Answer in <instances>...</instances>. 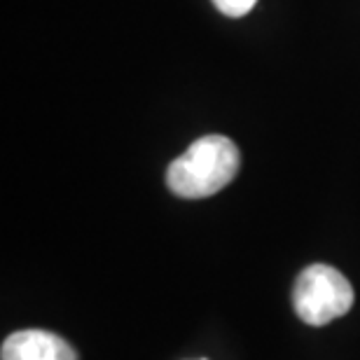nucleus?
<instances>
[{
	"label": "nucleus",
	"mask_w": 360,
	"mask_h": 360,
	"mask_svg": "<svg viewBox=\"0 0 360 360\" xmlns=\"http://www.w3.org/2000/svg\"><path fill=\"white\" fill-rule=\"evenodd\" d=\"M292 307L307 326H328L354 307V288L330 264H309L295 281Z\"/></svg>",
	"instance_id": "2"
},
{
	"label": "nucleus",
	"mask_w": 360,
	"mask_h": 360,
	"mask_svg": "<svg viewBox=\"0 0 360 360\" xmlns=\"http://www.w3.org/2000/svg\"><path fill=\"white\" fill-rule=\"evenodd\" d=\"M239 174V148L227 136H204L171 162L167 185L176 197L206 199L225 190Z\"/></svg>",
	"instance_id": "1"
},
{
	"label": "nucleus",
	"mask_w": 360,
	"mask_h": 360,
	"mask_svg": "<svg viewBox=\"0 0 360 360\" xmlns=\"http://www.w3.org/2000/svg\"><path fill=\"white\" fill-rule=\"evenodd\" d=\"M0 360H77V354L66 340L54 333L21 330L3 342Z\"/></svg>",
	"instance_id": "3"
},
{
	"label": "nucleus",
	"mask_w": 360,
	"mask_h": 360,
	"mask_svg": "<svg viewBox=\"0 0 360 360\" xmlns=\"http://www.w3.org/2000/svg\"><path fill=\"white\" fill-rule=\"evenodd\" d=\"M257 0H213V5L218 7L227 17H243L255 7Z\"/></svg>",
	"instance_id": "4"
}]
</instances>
